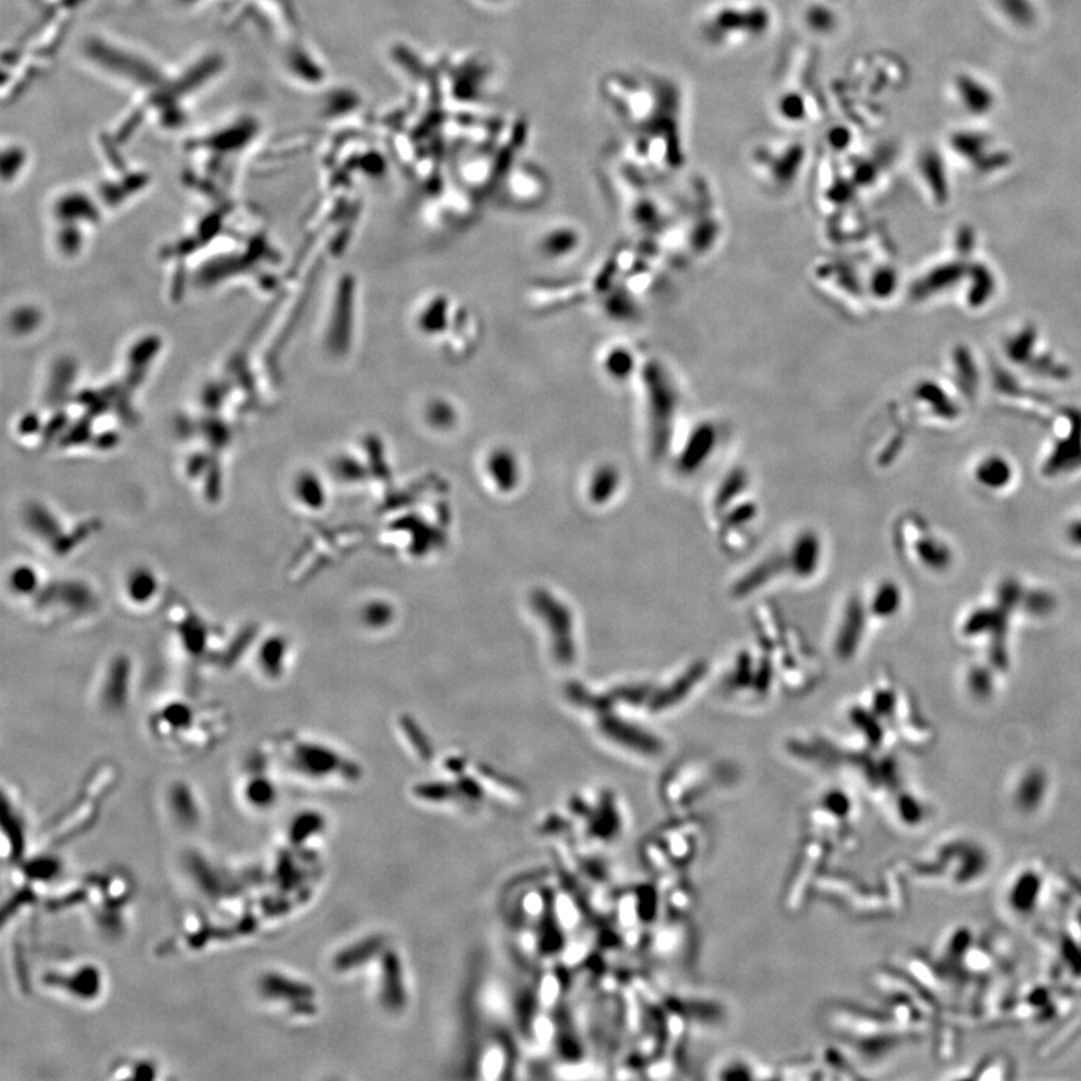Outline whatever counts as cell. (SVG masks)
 <instances>
[{
  "label": "cell",
  "mask_w": 1081,
  "mask_h": 1081,
  "mask_svg": "<svg viewBox=\"0 0 1081 1081\" xmlns=\"http://www.w3.org/2000/svg\"><path fill=\"white\" fill-rule=\"evenodd\" d=\"M50 574H47L44 568L37 565V563L29 561H19L12 563L8 568L6 574V588L8 595L16 601L17 604L26 607L32 604L33 600L42 589H44L47 581H49Z\"/></svg>",
  "instance_id": "8fae6325"
},
{
  "label": "cell",
  "mask_w": 1081,
  "mask_h": 1081,
  "mask_svg": "<svg viewBox=\"0 0 1081 1081\" xmlns=\"http://www.w3.org/2000/svg\"><path fill=\"white\" fill-rule=\"evenodd\" d=\"M134 660L128 653L119 652L110 658L98 681V707L114 715L126 712L134 695Z\"/></svg>",
  "instance_id": "52a82bcc"
},
{
  "label": "cell",
  "mask_w": 1081,
  "mask_h": 1081,
  "mask_svg": "<svg viewBox=\"0 0 1081 1081\" xmlns=\"http://www.w3.org/2000/svg\"><path fill=\"white\" fill-rule=\"evenodd\" d=\"M26 161V153L23 149L19 147H12L10 151L3 152L2 160V174L6 181H10L11 178H16V174L20 172L21 166Z\"/></svg>",
  "instance_id": "f1b7e54d"
},
{
  "label": "cell",
  "mask_w": 1081,
  "mask_h": 1081,
  "mask_svg": "<svg viewBox=\"0 0 1081 1081\" xmlns=\"http://www.w3.org/2000/svg\"><path fill=\"white\" fill-rule=\"evenodd\" d=\"M68 421H70V418H68L67 412H63V410H61V412L54 413L53 417H51V420L47 422L44 427H42V431H41L42 443L47 446V443L53 442V440L62 438L63 431L67 430Z\"/></svg>",
  "instance_id": "83f0119b"
},
{
  "label": "cell",
  "mask_w": 1081,
  "mask_h": 1081,
  "mask_svg": "<svg viewBox=\"0 0 1081 1081\" xmlns=\"http://www.w3.org/2000/svg\"><path fill=\"white\" fill-rule=\"evenodd\" d=\"M102 598L92 581L81 577H51L40 595L28 607L37 622L47 627H71L97 618Z\"/></svg>",
  "instance_id": "5b68a950"
},
{
  "label": "cell",
  "mask_w": 1081,
  "mask_h": 1081,
  "mask_svg": "<svg viewBox=\"0 0 1081 1081\" xmlns=\"http://www.w3.org/2000/svg\"><path fill=\"white\" fill-rule=\"evenodd\" d=\"M19 519L26 536L57 561L77 557L104 531L100 517L66 516L38 499L23 503Z\"/></svg>",
  "instance_id": "277c9868"
},
{
  "label": "cell",
  "mask_w": 1081,
  "mask_h": 1081,
  "mask_svg": "<svg viewBox=\"0 0 1081 1081\" xmlns=\"http://www.w3.org/2000/svg\"><path fill=\"white\" fill-rule=\"evenodd\" d=\"M229 712L217 703L172 698L153 708L148 730L153 741L170 753L207 754L228 737Z\"/></svg>",
  "instance_id": "6da1fadb"
},
{
  "label": "cell",
  "mask_w": 1081,
  "mask_h": 1081,
  "mask_svg": "<svg viewBox=\"0 0 1081 1081\" xmlns=\"http://www.w3.org/2000/svg\"><path fill=\"white\" fill-rule=\"evenodd\" d=\"M119 442H121V436L117 431H104L92 440L93 447L100 451H112L119 446Z\"/></svg>",
  "instance_id": "1f68e13d"
},
{
  "label": "cell",
  "mask_w": 1081,
  "mask_h": 1081,
  "mask_svg": "<svg viewBox=\"0 0 1081 1081\" xmlns=\"http://www.w3.org/2000/svg\"><path fill=\"white\" fill-rule=\"evenodd\" d=\"M77 378V364L70 357L59 358L51 367L49 388H47V404L58 408L70 400L72 383Z\"/></svg>",
  "instance_id": "5bb4252c"
},
{
  "label": "cell",
  "mask_w": 1081,
  "mask_h": 1081,
  "mask_svg": "<svg viewBox=\"0 0 1081 1081\" xmlns=\"http://www.w3.org/2000/svg\"><path fill=\"white\" fill-rule=\"evenodd\" d=\"M121 600L132 613H149L158 605L168 604L169 591L161 572L149 563H136L128 568L121 580Z\"/></svg>",
  "instance_id": "8992f818"
},
{
  "label": "cell",
  "mask_w": 1081,
  "mask_h": 1081,
  "mask_svg": "<svg viewBox=\"0 0 1081 1081\" xmlns=\"http://www.w3.org/2000/svg\"><path fill=\"white\" fill-rule=\"evenodd\" d=\"M92 420L93 418L87 417L83 420L77 421L74 426L71 427L67 433H63L61 440V446L63 448L81 447L84 443L92 442Z\"/></svg>",
  "instance_id": "cb8c5ba5"
},
{
  "label": "cell",
  "mask_w": 1081,
  "mask_h": 1081,
  "mask_svg": "<svg viewBox=\"0 0 1081 1081\" xmlns=\"http://www.w3.org/2000/svg\"><path fill=\"white\" fill-rule=\"evenodd\" d=\"M277 775H288L299 783H332L353 779L354 769L334 748L302 734L284 732L269 738L259 748Z\"/></svg>",
  "instance_id": "3957f363"
},
{
  "label": "cell",
  "mask_w": 1081,
  "mask_h": 1081,
  "mask_svg": "<svg viewBox=\"0 0 1081 1081\" xmlns=\"http://www.w3.org/2000/svg\"><path fill=\"white\" fill-rule=\"evenodd\" d=\"M40 322V311L33 307H20L11 314V328L17 334H29Z\"/></svg>",
  "instance_id": "d4e9b609"
},
{
  "label": "cell",
  "mask_w": 1081,
  "mask_h": 1081,
  "mask_svg": "<svg viewBox=\"0 0 1081 1081\" xmlns=\"http://www.w3.org/2000/svg\"><path fill=\"white\" fill-rule=\"evenodd\" d=\"M239 799L248 809L267 811L279 802V780L260 750L248 760L238 783Z\"/></svg>",
  "instance_id": "9c48e42d"
},
{
  "label": "cell",
  "mask_w": 1081,
  "mask_h": 1081,
  "mask_svg": "<svg viewBox=\"0 0 1081 1081\" xmlns=\"http://www.w3.org/2000/svg\"><path fill=\"white\" fill-rule=\"evenodd\" d=\"M41 431H42V424L40 420V414L36 412H29L26 413L23 418H21L19 422V433L21 436H26V438H28V436L41 433Z\"/></svg>",
  "instance_id": "4dcf8cb0"
},
{
  "label": "cell",
  "mask_w": 1081,
  "mask_h": 1081,
  "mask_svg": "<svg viewBox=\"0 0 1081 1081\" xmlns=\"http://www.w3.org/2000/svg\"><path fill=\"white\" fill-rule=\"evenodd\" d=\"M158 1067L157 1062L149 1061V1059H122L114 1063L112 1068V1079H158Z\"/></svg>",
  "instance_id": "44dd1931"
},
{
  "label": "cell",
  "mask_w": 1081,
  "mask_h": 1081,
  "mask_svg": "<svg viewBox=\"0 0 1081 1081\" xmlns=\"http://www.w3.org/2000/svg\"><path fill=\"white\" fill-rule=\"evenodd\" d=\"M384 950H387V940L380 938V935H373V938L354 943L353 947H350V950L348 948V951L336 957V968L339 970L357 969L361 964L369 963V960L373 957L382 954Z\"/></svg>",
  "instance_id": "d6986e66"
},
{
  "label": "cell",
  "mask_w": 1081,
  "mask_h": 1081,
  "mask_svg": "<svg viewBox=\"0 0 1081 1081\" xmlns=\"http://www.w3.org/2000/svg\"><path fill=\"white\" fill-rule=\"evenodd\" d=\"M251 653H253L254 670L263 682L276 685L288 677L293 644L284 632L271 631L259 634Z\"/></svg>",
  "instance_id": "30bf717a"
},
{
  "label": "cell",
  "mask_w": 1081,
  "mask_h": 1081,
  "mask_svg": "<svg viewBox=\"0 0 1081 1081\" xmlns=\"http://www.w3.org/2000/svg\"><path fill=\"white\" fill-rule=\"evenodd\" d=\"M161 340L160 337L149 336L144 339L137 341L132 346L130 353H128V366L130 370H143L147 371L149 364H151L152 359L157 357L160 352Z\"/></svg>",
  "instance_id": "603a6c76"
},
{
  "label": "cell",
  "mask_w": 1081,
  "mask_h": 1081,
  "mask_svg": "<svg viewBox=\"0 0 1081 1081\" xmlns=\"http://www.w3.org/2000/svg\"><path fill=\"white\" fill-rule=\"evenodd\" d=\"M292 490L294 501L302 510L316 512L327 507V489L322 480L310 470L298 473Z\"/></svg>",
  "instance_id": "9a60e30c"
},
{
  "label": "cell",
  "mask_w": 1081,
  "mask_h": 1081,
  "mask_svg": "<svg viewBox=\"0 0 1081 1081\" xmlns=\"http://www.w3.org/2000/svg\"><path fill=\"white\" fill-rule=\"evenodd\" d=\"M422 418L430 427L433 429L443 430L450 429V427L456 426L457 421V410L450 401L446 399H431L424 404V410H422Z\"/></svg>",
  "instance_id": "ffe728a7"
},
{
  "label": "cell",
  "mask_w": 1081,
  "mask_h": 1081,
  "mask_svg": "<svg viewBox=\"0 0 1081 1081\" xmlns=\"http://www.w3.org/2000/svg\"><path fill=\"white\" fill-rule=\"evenodd\" d=\"M221 228H223V217H221V213H209V216L204 217L199 224L198 238L200 239V242L207 243L211 241V239L216 238L217 234L221 232Z\"/></svg>",
  "instance_id": "f546056e"
},
{
  "label": "cell",
  "mask_w": 1081,
  "mask_h": 1081,
  "mask_svg": "<svg viewBox=\"0 0 1081 1081\" xmlns=\"http://www.w3.org/2000/svg\"><path fill=\"white\" fill-rule=\"evenodd\" d=\"M186 281H187L186 264L181 262V264H179L177 269V272H174L173 290H172L173 299L182 298L183 292H186Z\"/></svg>",
  "instance_id": "836d02e7"
},
{
  "label": "cell",
  "mask_w": 1081,
  "mask_h": 1081,
  "mask_svg": "<svg viewBox=\"0 0 1081 1081\" xmlns=\"http://www.w3.org/2000/svg\"><path fill=\"white\" fill-rule=\"evenodd\" d=\"M253 264L247 254L223 256V258L209 260L198 272V283L202 286L220 283V281L228 279L230 276H234V273L248 271Z\"/></svg>",
  "instance_id": "e0dca14e"
},
{
  "label": "cell",
  "mask_w": 1081,
  "mask_h": 1081,
  "mask_svg": "<svg viewBox=\"0 0 1081 1081\" xmlns=\"http://www.w3.org/2000/svg\"><path fill=\"white\" fill-rule=\"evenodd\" d=\"M198 430L207 439L211 454L220 456V452L228 448L230 439H232L229 426L217 417H208L207 420L200 422Z\"/></svg>",
  "instance_id": "7402d4cb"
},
{
  "label": "cell",
  "mask_w": 1081,
  "mask_h": 1081,
  "mask_svg": "<svg viewBox=\"0 0 1081 1081\" xmlns=\"http://www.w3.org/2000/svg\"><path fill=\"white\" fill-rule=\"evenodd\" d=\"M166 610V619L179 651L191 664L203 668H232L253 649L260 634L258 627L250 625L242 628L232 639L226 640V632L220 627L213 625L194 607L179 598L169 600Z\"/></svg>",
  "instance_id": "7a4b0ae2"
},
{
  "label": "cell",
  "mask_w": 1081,
  "mask_h": 1081,
  "mask_svg": "<svg viewBox=\"0 0 1081 1081\" xmlns=\"http://www.w3.org/2000/svg\"><path fill=\"white\" fill-rule=\"evenodd\" d=\"M59 250L66 256H76L83 246V234L76 223H63V228L58 233Z\"/></svg>",
  "instance_id": "484cf974"
},
{
  "label": "cell",
  "mask_w": 1081,
  "mask_h": 1081,
  "mask_svg": "<svg viewBox=\"0 0 1081 1081\" xmlns=\"http://www.w3.org/2000/svg\"><path fill=\"white\" fill-rule=\"evenodd\" d=\"M229 384L224 382H212L204 387L202 392V403L208 410H218L228 397Z\"/></svg>",
  "instance_id": "4316f807"
},
{
  "label": "cell",
  "mask_w": 1081,
  "mask_h": 1081,
  "mask_svg": "<svg viewBox=\"0 0 1081 1081\" xmlns=\"http://www.w3.org/2000/svg\"><path fill=\"white\" fill-rule=\"evenodd\" d=\"M579 246V234L570 228H551L540 234L537 241L538 254L549 260L565 258Z\"/></svg>",
  "instance_id": "ac0fdd59"
},
{
  "label": "cell",
  "mask_w": 1081,
  "mask_h": 1081,
  "mask_svg": "<svg viewBox=\"0 0 1081 1081\" xmlns=\"http://www.w3.org/2000/svg\"><path fill=\"white\" fill-rule=\"evenodd\" d=\"M259 994L263 1005L267 1003V1005L273 1008L271 1011L276 1014L279 1012L280 1015L289 1017V1019L294 1015H303L302 1011L298 1010L299 1007L316 1011L314 990L306 982L281 975L280 972H269L260 978Z\"/></svg>",
  "instance_id": "ba28073f"
},
{
  "label": "cell",
  "mask_w": 1081,
  "mask_h": 1081,
  "mask_svg": "<svg viewBox=\"0 0 1081 1081\" xmlns=\"http://www.w3.org/2000/svg\"><path fill=\"white\" fill-rule=\"evenodd\" d=\"M448 320H450V302H448L447 297L442 294H434L422 306L418 307V313L414 316V327L422 336L433 339L431 336L442 334L448 328Z\"/></svg>",
  "instance_id": "4fadbf2b"
},
{
  "label": "cell",
  "mask_w": 1081,
  "mask_h": 1081,
  "mask_svg": "<svg viewBox=\"0 0 1081 1081\" xmlns=\"http://www.w3.org/2000/svg\"><path fill=\"white\" fill-rule=\"evenodd\" d=\"M379 995L388 1011L399 1012L406 1005L403 968L399 954L387 948L380 955Z\"/></svg>",
  "instance_id": "7c38bea8"
},
{
  "label": "cell",
  "mask_w": 1081,
  "mask_h": 1081,
  "mask_svg": "<svg viewBox=\"0 0 1081 1081\" xmlns=\"http://www.w3.org/2000/svg\"><path fill=\"white\" fill-rule=\"evenodd\" d=\"M200 246H203V243L200 242L198 237L183 239V241L178 242L177 246L169 248L168 256H174V258L182 259L186 258V256L191 254L192 251L198 250Z\"/></svg>",
  "instance_id": "d6a6232c"
},
{
  "label": "cell",
  "mask_w": 1081,
  "mask_h": 1081,
  "mask_svg": "<svg viewBox=\"0 0 1081 1081\" xmlns=\"http://www.w3.org/2000/svg\"><path fill=\"white\" fill-rule=\"evenodd\" d=\"M54 213L62 223L77 224L79 221L97 223L100 220V211H98L96 203L87 194H81L79 191L70 192V194L59 199L57 207H54Z\"/></svg>",
  "instance_id": "2e32d148"
}]
</instances>
